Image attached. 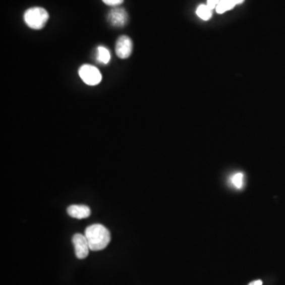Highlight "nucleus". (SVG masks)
Segmentation results:
<instances>
[{"instance_id": "f03ea898", "label": "nucleus", "mask_w": 285, "mask_h": 285, "mask_svg": "<svg viewBox=\"0 0 285 285\" xmlns=\"http://www.w3.org/2000/svg\"><path fill=\"white\" fill-rule=\"evenodd\" d=\"M49 19L48 11L40 7L26 10L24 13V21L27 26L33 30H41L46 25Z\"/></svg>"}, {"instance_id": "39448f33", "label": "nucleus", "mask_w": 285, "mask_h": 285, "mask_svg": "<svg viewBox=\"0 0 285 285\" xmlns=\"http://www.w3.org/2000/svg\"><path fill=\"white\" fill-rule=\"evenodd\" d=\"M72 243L75 247L76 255L79 259H84L88 256L89 247L88 241L84 235L76 234L72 238Z\"/></svg>"}, {"instance_id": "0eeeda50", "label": "nucleus", "mask_w": 285, "mask_h": 285, "mask_svg": "<svg viewBox=\"0 0 285 285\" xmlns=\"http://www.w3.org/2000/svg\"><path fill=\"white\" fill-rule=\"evenodd\" d=\"M68 215L76 219H85L90 216V209L87 205H71L68 208Z\"/></svg>"}, {"instance_id": "f8f14e48", "label": "nucleus", "mask_w": 285, "mask_h": 285, "mask_svg": "<svg viewBox=\"0 0 285 285\" xmlns=\"http://www.w3.org/2000/svg\"><path fill=\"white\" fill-rule=\"evenodd\" d=\"M102 2L106 4V5L113 7V8H117L118 6L123 4L124 0H102Z\"/></svg>"}, {"instance_id": "ddd939ff", "label": "nucleus", "mask_w": 285, "mask_h": 285, "mask_svg": "<svg viewBox=\"0 0 285 285\" xmlns=\"http://www.w3.org/2000/svg\"><path fill=\"white\" fill-rule=\"evenodd\" d=\"M220 0H208L207 1V5L211 9L213 10L214 8H216V6L219 4Z\"/></svg>"}, {"instance_id": "1a4fd4ad", "label": "nucleus", "mask_w": 285, "mask_h": 285, "mask_svg": "<svg viewBox=\"0 0 285 285\" xmlns=\"http://www.w3.org/2000/svg\"><path fill=\"white\" fill-rule=\"evenodd\" d=\"M111 59L110 52L105 47L99 46L97 48V61L106 65Z\"/></svg>"}, {"instance_id": "423d86ee", "label": "nucleus", "mask_w": 285, "mask_h": 285, "mask_svg": "<svg viewBox=\"0 0 285 285\" xmlns=\"http://www.w3.org/2000/svg\"><path fill=\"white\" fill-rule=\"evenodd\" d=\"M129 15L124 8H114L108 14V21L112 26L123 27L127 24Z\"/></svg>"}, {"instance_id": "20e7f679", "label": "nucleus", "mask_w": 285, "mask_h": 285, "mask_svg": "<svg viewBox=\"0 0 285 285\" xmlns=\"http://www.w3.org/2000/svg\"><path fill=\"white\" fill-rule=\"evenodd\" d=\"M133 41L128 36H121L115 45V52L121 59H127L133 52Z\"/></svg>"}, {"instance_id": "9b49d317", "label": "nucleus", "mask_w": 285, "mask_h": 285, "mask_svg": "<svg viewBox=\"0 0 285 285\" xmlns=\"http://www.w3.org/2000/svg\"><path fill=\"white\" fill-rule=\"evenodd\" d=\"M233 186L237 189H241L243 185V175L242 173H237L233 175L232 179Z\"/></svg>"}, {"instance_id": "f257e3e1", "label": "nucleus", "mask_w": 285, "mask_h": 285, "mask_svg": "<svg viewBox=\"0 0 285 285\" xmlns=\"http://www.w3.org/2000/svg\"><path fill=\"white\" fill-rule=\"evenodd\" d=\"M84 236L88 241L90 250L92 251L103 250L109 245L111 239L109 230L101 224L89 226L85 230Z\"/></svg>"}, {"instance_id": "7ed1b4c3", "label": "nucleus", "mask_w": 285, "mask_h": 285, "mask_svg": "<svg viewBox=\"0 0 285 285\" xmlns=\"http://www.w3.org/2000/svg\"><path fill=\"white\" fill-rule=\"evenodd\" d=\"M79 75L82 80L89 86H95L101 81V72L92 65H83L79 68Z\"/></svg>"}, {"instance_id": "9d476101", "label": "nucleus", "mask_w": 285, "mask_h": 285, "mask_svg": "<svg viewBox=\"0 0 285 285\" xmlns=\"http://www.w3.org/2000/svg\"><path fill=\"white\" fill-rule=\"evenodd\" d=\"M236 4L232 0H220L215 10L218 14H223L226 11H230L236 7Z\"/></svg>"}, {"instance_id": "2eb2a0df", "label": "nucleus", "mask_w": 285, "mask_h": 285, "mask_svg": "<svg viewBox=\"0 0 285 285\" xmlns=\"http://www.w3.org/2000/svg\"><path fill=\"white\" fill-rule=\"evenodd\" d=\"M232 1H233L236 5H237V4H243V3L244 2V0H232Z\"/></svg>"}, {"instance_id": "6e6552de", "label": "nucleus", "mask_w": 285, "mask_h": 285, "mask_svg": "<svg viewBox=\"0 0 285 285\" xmlns=\"http://www.w3.org/2000/svg\"><path fill=\"white\" fill-rule=\"evenodd\" d=\"M197 15L204 21L209 20L212 16V10L207 4H201L197 9Z\"/></svg>"}, {"instance_id": "4468645a", "label": "nucleus", "mask_w": 285, "mask_h": 285, "mask_svg": "<svg viewBox=\"0 0 285 285\" xmlns=\"http://www.w3.org/2000/svg\"><path fill=\"white\" fill-rule=\"evenodd\" d=\"M249 285H262V281L261 280H254V281L249 283Z\"/></svg>"}]
</instances>
